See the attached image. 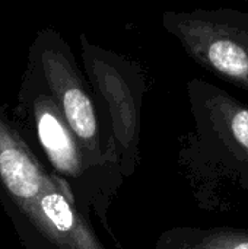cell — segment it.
Here are the masks:
<instances>
[{
    "mask_svg": "<svg viewBox=\"0 0 248 249\" xmlns=\"http://www.w3.org/2000/svg\"><path fill=\"white\" fill-rule=\"evenodd\" d=\"M193 128L178 140L183 178L208 212L232 213L248 206V107L218 85L187 82Z\"/></svg>",
    "mask_w": 248,
    "mask_h": 249,
    "instance_id": "cell-1",
    "label": "cell"
},
{
    "mask_svg": "<svg viewBox=\"0 0 248 249\" xmlns=\"http://www.w3.org/2000/svg\"><path fill=\"white\" fill-rule=\"evenodd\" d=\"M10 112L26 142L69 191L77 209L89 219L95 216L114 247L124 249L108 222L110 206L124 179L104 174L88 162L56 102L28 70L23 71L16 104Z\"/></svg>",
    "mask_w": 248,
    "mask_h": 249,
    "instance_id": "cell-2",
    "label": "cell"
},
{
    "mask_svg": "<svg viewBox=\"0 0 248 249\" xmlns=\"http://www.w3.org/2000/svg\"><path fill=\"white\" fill-rule=\"evenodd\" d=\"M79 44L108 150L117 158L124 178H130L140 165L146 73L139 61L92 42L83 32Z\"/></svg>",
    "mask_w": 248,
    "mask_h": 249,
    "instance_id": "cell-3",
    "label": "cell"
},
{
    "mask_svg": "<svg viewBox=\"0 0 248 249\" xmlns=\"http://www.w3.org/2000/svg\"><path fill=\"white\" fill-rule=\"evenodd\" d=\"M25 70L53 98L88 162L104 174L126 179L117 158L108 150L88 79L63 35L53 28L38 31L28 48Z\"/></svg>",
    "mask_w": 248,
    "mask_h": 249,
    "instance_id": "cell-4",
    "label": "cell"
},
{
    "mask_svg": "<svg viewBox=\"0 0 248 249\" xmlns=\"http://www.w3.org/2000/svg\"><path fill=\"white\" fill-rule=\"evenodd\" d=\"M161 22L189 58L248 93V6L167 10Z\"/></svg>",
    "mask_w": 248,
    "mask_h": 249,
    "instance_id": "cell-5",
    "label": "cell"
},
{
    "mask_svg": "<svg viewBox=\"0 0 248 249\" xmlns=\"http://www.w3.org/2000/svg\"><path fill=\"white\" fill-rule=\"evenodd\" d=\"M9 219L25 249H107L91 219L56 178L37 200Z\"/></svg>",
    "mask_w": 248,
    "mask_h": 249,
    "instance_id": "cell-6",
    "label": "cell"
},
{
    "mask_svg": "<svg viewBox=\"0 0 248 249\" xmlns=\"http://www.w3.org/2000/svg\"><path fill=\"white\" fill-rule=\"evenodd\" d=\"M53 181V174L20 133L10 109L0 104V204L7 217L37 200Z\"/></svg>",
    "mask_w": 248,
    "mask_h": 249,
    "instance_id": "cell-7",
    "label": "cell"
},
{
    "mask_svg": "<svg viewBox=\"0 0 248 249\" xmlns=\"http://www.w3.org/2000/svg\"><path fill=\"white\" fill-rule=\"evenodd\" d=\"M153 249H248V229L177 226L162 232Z\"/></svg>",
    "mask_w": 248,
    "mask_h": 249,
    "instance_id": "cell-8",
    "label": "cell"
}]
</instances>
